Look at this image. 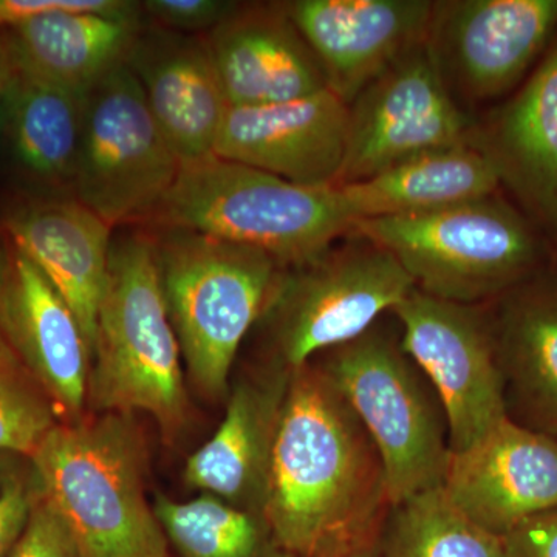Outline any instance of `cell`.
I'll return each instance as SVG.
<instances>
[{"mask_svg":"<svg viewBox=\"0 0 557 557\" xmlns=\"http://www.w3.org/2000/svg\"><path fill=\"white\" fill-rule=\"evenodd\" d=\"M182 359L149 231L115 230L95 329L87 408L148 413L163 437L174 442L189 417Z\"/></svg>","mask_w":557,"mask_h":557,"instance_id":"3","label":"cell"},{"mask_svg":"<svg viewBox=\"0 0 557 557\" xmlns=\"http://www.w3.org/2000/svg\"><path fill=\"white\" fill-rule=\"evenodd\" d=\"M285 7L321 62L329 89L347 104L426 42L434 13L429 0H289Z\"/></svg>","mask_w":557,"mask_h":557,"instance_id":"17","label":"cell"},{"mask_svg":"<svg viewBox=\"0 0 557 557\" xmlns=\"http://www.w3.org/2000/svg\"><path fill=\"white\" fill-rule=\"evenodd\" d=\"M146 230L188 375L205 397H225L242 343L265 313L285 267L258 248L199 231Z\"/></svg>","mask_w":557,"mask_h":557,"instance_id":"5","label":"cell"},{"mask_svg":"<svg viewBox=\"0 0 557 557\" xmlns=\"http://www.w3.org/2000/svg\"><path fill=\"white\" fill-rule=\"evenodd\" d=\"M115 230L73 194L21 189L0 212V237L35 263L69 304L94 354Z\"/></svg>","mask_w":557,"mask_h":557,"instance_id":"15","label":"cell"},{"mask_svg":"<svg viewBox=\"0 0 557 557\" xmlns=\"http://www.w3.org/2000/svg\"><path fill=\"white\" fill-rule=\"evenodd\" d=\"M11 557H79L67 527L39 490L24 536Z\"/></svg>","mask_w":557,"mask_h":557,"instance_id":"30","label":"cell"},{"mask_svg":"<svg viewBox=\"0 0 557 557\" xmlns=\"http://www.w3.org/2000/svg\"><path fill=\"white\" fill-rule=\"evenodd\" d=\"M336 186H302L218 156L183 163L152 219L139 228L199 231L304 265L351 233Z\"/></svg>","mask_w":557,"mask_h":557,"instance_id":"4","label":"cell"},{"mask_svg":"<svg viewBox=\"0 0 557 557\" xmlns=\"http://www.w3.org/2000/svg\"><path fill=\"white\" fill-rule=\"evenodd\" d=\"M84 95L14 67L0 95V135L24 190L72 194Z\"/></svg>","mask_w":557,"mask_h":557,"instance_id":"23","label":"cell"},{"mask_svg":"<svg viewBox=\"0 0 557 557\" xmlns=\"http://www.w3.org/2000/svg\"><path fill=\"white\" fill-rule=\"evenodd\" d=\"M180 170L134 73L126 62L110 70L84 95L73 196L113 230L145 226Z\"/></svg>","mask_w":557,"mask_h":557,"instance_id":"9","label":"cell"},{"mask_svg":"<svg viewBox=\"0 0 557 557\" xmlns=\"http://www.w3.org/2000/svg\"><path fill=\"white\" fill-rule=\"evenodd\" d=\"M143 24V13L53 11L3 32L17 69L86 95L110 70L126 62Z\"/></svg>","mask_w":557,"mask_h":557,"instance_id":"24","label":"cell"},{"mask_svg":"<svg viewBox=\"0 0 557 557\" xmlns=\"http://www.w3.org/2000/svg\"><path fill=\"white\" fill-rule=\"evenodd\" d=\"M486 310L509 420L557 438V276L539 271Z\"/></svg>","mask_w":557,"mask_h":557,"instance_id":"22","label":"cell"},{"mask_svg":"<svg viewBox=\"0 0 557 557\" xmlns=\"http://www.w3.org/2000/svg\"><path fill=\"white\" fill-rule=\"evenodd\" d=\"M443 491L475 525L504 537L557 508V438L507 420L450 454Z\"/></svg>","mask_w":557,"mask_h":557,"instance_id":"16","label":"cell"},{"mask_svg":"<svg viewBox=\"0 0 557 557\" xmlns=\"http://www.w3.org/2000/svg\"><path fill=\"white\" fill-rule=\"evenodd\" d=\"M14 67L16 65H14L13 54H11L9 39H7L5 32H0V95L13 75Z\"/></svg>","mask_w":557,"mask_h":557,"instance_id":"35","label":"cell"},{"mask_svg":"<svg viewBox=\"0 0 557 557\" xmlns=\"http://www.w3.org/2000/svg\"><path fill=\"white\" fill-rule=\"evenodd\" d=\"M205 40L230 108L298 100L329 89L285 2H239Z\"/></svg>","mask_w":557,"mask_h":557,"instance_id":"19","label":"cell"},{"mask_svg":"<svg viewBox=\"0 0 557 557\" xmlns=\"http://www.w3.org/2000/svg\"><path fill=\"white\" fill-rule=\"evenodd\" d=\"M348 138V104L325 89L271 104L230 108L214 156L302 186H336Z\"/></svg>","mask_w":557,"mask_h":557,"instance_id":"14","label":"cell"},{"mask_svg":"<svg viewBox=\"0 0 557 557\" xmlns=\"http://www.w3.org/2000/svg\"><path fill=\"white\" fill-rule=\"evenodd\" d=\"M57 423L49 398L0 341V450L32 457Z\"/></svg>","mask_w":557,"mask_h":557,"instance_id":"28","label":"cell"},{"mask_svg":"<svg viewBox=\"0 0 557 557\" xmlns=\"http://www.w3.org/2000/svg\"><path fill=\"white\" fill-rule=\"evenodd\" d=\"M502 541L507 557H557V508L525 520Z\"/></svg>","mask_w":557,"mask_h":557,"instance_id":"33","label":"cell"},{"mask_svg":"<svg viewBox=\"0 0 557 557\" xmlns=\"http://www.w3.org/2000/svg\"><path fill=\"white\" fill-rule=\"evenodd\" d=\"M157 518L178 557H296L278 541L262 512L201 494L188 502L157 496Z\"/></svg>","mask_w":557,"mask_h":557,"instance_id":"26","label":"cell"},{"mask_svg":"<svg viewBox=\"0 0 557 557\" xmlns=\"http://www.w3.org/2000/svg\"><path fill=\"white\" fill-rule=\"evenodd\" d=\"M239 2L231 0H145L139 2L149 24L185 35H205L218 27Z\"/></svg>","mask_w":557,"mask_h":557,"instance_id":"29","label":"cell"},{"mask_svg":"<svg viewBox=\"0 0 557 557\" xmlns=\"http://www.w3.org/2000/svg\"><path fill=\"white\" fill-rule=\"evenodd\" d=\"M2 245L0 341L49 398L58 420H79L91 368L86 333L38 267L9 240Z\"/></svg>","mask_w":557,"mask_h":557,"instance_id":"13","label":"cell"},{"mask_svg":"<svg viewBox=\"0 0 557 557\" xmlns=\"http://www.w3.org/2000/svg\"><path fill=\"white\" fill-rule=\"evenodd\" d=\"M472 145L523 214L557 234V33L518 94L478 121Z\"/></svg>","mask_w":557,"mask_h":557,"instance_id":"20","label":"cell"},{"mask_svg":"<svg viewBox=\"0 0 557 557\" xmlns=\"http://www.w3.org/2000/svg\"><path fill=\"white\" fill-rule=\"evenodd\" d=\"M36 493L16 478L0 486V557L13 556L30 520Z\"/></svg>","mask_w":557,"mask_h":557,"instance_id":"32","label":"cell"},{"mask_svg":"<svg viewBox=\"0 0 557 557\" xmlns=\"http://www.w3.org/2000/svg\"><path fill=\"white\" fill-rule=\"evenodd\" d=\"M53 11H95V13H141L139 2L131 0H0V32Z\"/></svg>","mask_w":557,"mask_h":557,"instance_id":"31","label":"cell"},{"mask_svg":"<svg viewBox=\"0 0 557 557\" xmlns=\"http://www.w3.org/2000/svg\"><path fill=\"white\" fill-rule=\"evenodd\" d=\"M403 350L426 376L448 420L450 454L461 453L507 420L486 304L450 302L412 289L392 310Z\"/></svg>","mask_w":557,"mask_h":557,"instance_id":"11","label":"cell"},{"mask_svg":"<svg viewBox=\"0 0 557 557\" xmlns=\"http://www.w3.org/2000/svg\"><path fill=\"white\" fill-rule=\"evenodd\" d=\"M372 438L391 505L445 482L450 460L445 410L399 341L373 325L318 362Z\"/></svg>","mask_w":557,"mask_h":557,"instance_id":"7","label":"cell"},{"mask_svg":"<svg viewBox=\"0 0 557 557\" xmlns=\"http://www.w3.org/2000/svg\"><path fill=\"white\" fill-rule=\"evenodd\" d=\"M478 120L450 94L429 42L403 54L348 104L338 183L361 182L403 161L472 145Z\"/></svg>","mask_w":557,"mask_h":557,"instance_id":"10","label":"cell"},{"mask_svg":"<svg viewBox=\"0 0 557 557\" xmlns=\"http://www.w3.org/2000/svg\"><path fill=\"white\" fill-rule=\"evenodd\" d=\"M30 458L79 557H170L146 494L148 445L129 413L58 421Z\"/></svg>","mask_w":557,"mask_h":557,"instance_id":"2","label":"cell"},{"mask_svg":"<svg viewBox=\"0 0 557 557\" xmlns=\"http://www.w3.org/2000/svg\"><path fill=\"white\" fill-rule=\"evenodd\" d=\"M373 557H507L504 541L454 507L443 487L391 505Z\"/></svg>","mask_w":557,"mask_h":557,"instance_id":"27","label":"cell"},{"mask_svg":"<svg viewBox=\"0 0 557 557\" xmlns=\"http://www.w3.org/2000/svg\"><path fill=\"white\" fill-rule=\"evenodd\" d=\"M539 230L496 193L426 214L361 220L351 234L391 252L420 292L482 306L545 269Z\"/></svg>","mask_w":557,"mask_h":557,"instance_id":"6","label":"cell"},{"mask_svg":"<svg viewBox=\"0 0 557 557\" xmlns=\"http://www.w3.org/2000/svg\"><path fill=\"white\" fill-rule=\"evenodd\" d=\"M351 223L426 214L500 189L497 172L474 145L421 153L388 170L336 186Z\"/></svg>","mask_w":557,"mask_h":557,"instance_id":"25","label":"cell"},{"mask_svg":"<svg viewBox=\"0 0 557 557\" xmlns=\"http://www.w3.org/2000/svg\"><path fill=\"white\" fill-rule=\"evenodd\" d=\"M282 271L262 329L267 364L293 370L364 335L416 289L398 260L364 237Z\"/></svg>","mask_w":557,"mask_h":557,"instance_id":"8","label":"cell"},{"mask_svg":"<svg viewBox=\"0 0 557 557\" xmlns=\"http://www.w3.org/2000/svg\"><path fill=\"white\" fill-rule=\"evenodd\" d=\"M289 370L265 364L236 384L215 434L186 460V485L265 515L271 460Z\"/></svg>","mask_w":557,"mask_h":557,"instance_id":"21","label":"cell"},{"mask_svg":"<svg viewBox=\"0 0 557 557\" xmlns=\"http://www.w3.org/2000/svg\"><path fill=\"white\" fill-rule=\"evenodd\" d=\"M376 536L364 539V541L354 542V544L343 545L325 552L318 553L311 557H373L375 556Z\"/></svg>","mask_w":557,"mask_h":557,"instance_id":"34","label":"cell"},{"mask_svg":"<svg viewBox=\"0 0 557 557\" xmlns=\"http://www.w3.org/2000/svg\"><path fill=\"white\" fill-rule=\"evenodd\" d=\"M2 259H3V245H2V239H0V269H2Z\"/></svg>","mask_w":557,"mask_h":557,"instance_id":"36","label":"cell"},{"mask_svg":"<svg viewBox=\"0 0 557 557\" xmlns=\"http://www.w3.org/2000/svg\"><path fill=\"white\" fill-rule=\"evenodd\" d=\"M126 65L182 164L214 156L230 104L203 35L166 30L145 20Z\"/></svg>","mask_w":557,"mask_h":557,"instance_id":"18","label":"cell"},{"mask_svg":"<svg viewBox=\"0 0 557 557\" xmlns=\"http://www.w3.org/2000/svg\"><path fill=\"white\" fill-rule=\"evenodd\" d=\"M557 33V0L434 2L429 47L458 104L515 89Z\"/></svg>","mask_w":557,"mask_h":557,"instance_id":"12","label":"cell"},{"mask_svg":"<svg viewBox=\"0 0 557 557\" xmlns=\"http://www.w3.org/2000/svg\"><path fill=\"white\" fill-rule=\"evenodd\" d=\"M391 507L379 449L318 362L293 370L265 518L296 557L375 536Z\"/></svg>","mask_w":557,"mask_h":557,"instance_id":"1","label":"cell"}]
</instances>
